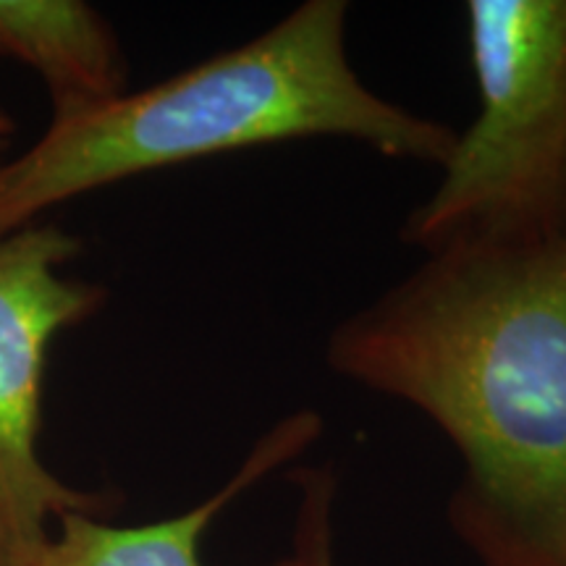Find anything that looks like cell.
I'll list each match as a JSON object with an SVG mask.
<instances>
[{
    "instance_id": "cell-1",
    "label": "cell",
    "mask_w": 566,
    "mask_h": 566,
    "mask_svg": "<svg viewBox=\"0 0 566 566\" xmlns=\"http://www.w3.org/2000/svg\"><path fill=\"white\" fill-rule=\"evenodd\" d=\"M325 363L454 443L449 525L483 566H566V233L454 244L334 328Z\"/></svg>"
},
{
    "instance_id": "cell-3",
    "label": "cell",
    "mask_w": 566,
    "mask_h": 566,
    "mask_svg": "<svg viewBox=\"0 0 566 566\" xmlns=\"http://www.w3.org/2000/svg\"><path fill=\"white\" fill-rule=\"evenodd\" d=\"M480 113L401 226L424 254L566 233V0H470Z\"/></svg>"
},
{
    "instance_id": "cell-2",
    "label": "cell",
    "mask_w": 566,
    "mask_h": 566,
    "mask_svg": "<svg viewBox=\"0 0 566 566\" xmlns=\"http://www.w3.org/2000/svg\"><path fill=\"white\" fill-rule=\"evenodd\" d=\"M346 0H307L153 87L53 116L30 150L0 163V239L92 189L292 139L346 137L443 168L459 134L365 87L346 53Z\"/></svg>"
},
{
    "instance_id": "cell-8",
    "label": "cell",
    "mask_w": 566,
    "mask_h": 566,
    "mask_svg": "<svg viewBox=\"0 0 566 566\" xmlns=\"http://www.w3.org/2000/svg\"><path fill=\"white\" fill-rule=\"evenodd\" d=\"M317 566H334V543H328V546L323 548L321 564H317Z\"/></svg>"
},
{
    "instance_id": "cell-7",
    "label": "cell",
    "mask_w": 566,
    "mask_h": 566,
    "mask_svg": "<svg viewBox=\"0 0 566 566\" xmlns=\"http://www.w3.org/2000/svg\"><path fill=\"white\" fill-rule=\"evenodd\" d=\"M11 134H13V118L3 108H0V150L9 145Z\"/></svg>"
},
{
    "instance_id": "cell-6",
    "label": "cell",
    "mask_w": 566,
    "mask_h": 566,
    "mask_svg": "<svg viewBox=\"0 0 566 566\" xmlns=\"http://www.w3.org/2000/svg\"><path fill=\"white\" fill-rule=\"evenodd\" d=\"M0 55L38 71L53 116L124 95L122 45L103 13L82 0H0Z\"/></svg>"
},
{
    "instance_id": "cell-4",
    "label": "cell",
    "mask_w": 566,
    "mask_h": 566,
    "mask_svg": "<svg viewBox=\"0 0 566 566\" xmlns=\"http://www.w3.org/2000/svg\"><path fill=\"white\" fill-rule=\"evenodd\" d=\"M80 252V239L53 223L0 239V566L24 562L61 516L105 506L101 493L61 483L38 457L51 342L105 302L103 286L61 273Z\"/></svg>"
},
{
    "instance_id": "cell-5",
    "label": "cell",
    "mask_w": 566,
    "mask_h": 566,
    "mask_svg": "<svg viewBox=\"0 0 566 566\" xmlns=\"http://www.w3.org/2000/svg\"><path fill=\"white\" fill-rule=\"evenodd\" d=\"M321 433V415L300 409L273 424L229 483L200 506L139 527L108 525L87 512L66 514L55 522L48 541H42L19 566H205L200 543L212 520L244 491L310 449ZM292 480L302 493L294 548L275 566H317L323 548L334 543L331 514L336 478L328 467H304L292 472Z\"/></svg>"
}]
</instances>
